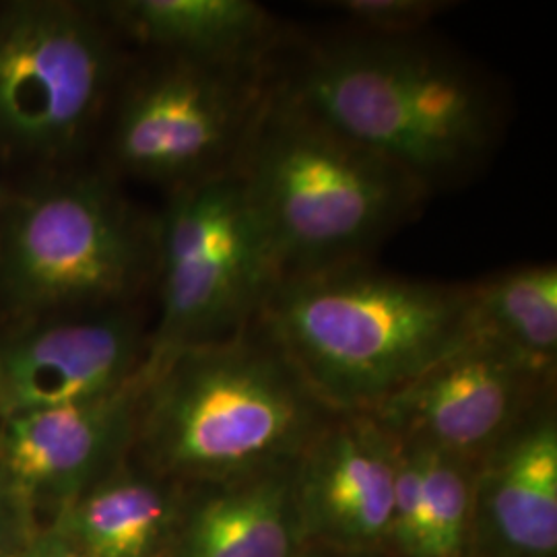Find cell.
<instances>
[{
	"label": "cell",
	"instance_id": "obj_1",
	"mask_svg": "<svg viewBox=\"0 0 557 557\" xmlns=\"http://www.w3.org/2000/svg\"><path fill=\"white\" fill-rule=\"evenodd\" d=\"M277 87L430 195L479 174L506 126L498 85L423 34L292 40Z\"/></svg>",
	"mask_w": 557,
	"mask_h": 557
},
{
	"label": "cell",
	"instance_id": "obj_2",
	"mask_svg": "<svg viewBox=\"0 0 557 557\" xmlns=\"http://www.w3.org/2000/svg\"><path fill=\"white\" fill-rule=\"evenodd\" d=\"M145 374L131 457L176 485L289 465L335 416L257 322L145 361Z\"/></svg>",
	"mask_w": 557,
	"mask_h": 557
},
{
	"label": "cell",
	"instance_id": "obj_3",
	"mask_svg": "<svg viewBox=\"0 0 557 557\" xmlns=\"http://www.w3.org/2000/svg\"><path fill=\"white\" fill-rule=\"evenodd\" d=\"M257 324L333 413H374L469 337V283L354 260L278 278Z\"/></svg>",
	"mask_w": 557,
	"mask_h": 557
},
{
	"label": "cell",
	"instance_id": "obj_4",
	"mask_svg": "<svg viewBox=\"0 0 557 557\" xmlns=\"http://www.w3.org/2000/svg\"><path fill=\"white\" fill-rule=\"evenodd\" d=\"M281 278L366 260L432 195L275 87L234 165Z\"/></svg>",
	"mask_w": 557,
	"mask_h": 557
},
{
	"label": "cell",
	"instance_id": "obj_5",
	"mask_svg": "<svg viewBox=\"0 0 557 557\" xmlns=\"http://www.w3.org/2000/svg\"><path fill=\"white\" fill-rule=\"evenodd\" d=\"M156 275V215L110 172L54 170L0 202V322L139 306Z\"/></svg>",
	"mask_w": 557,
	"mask_h": 557
},
{
	"label": "cell",
	"instance_id": "obj_6",
	"mask_svg": "<svg viewBox=\"0 0 557 557\" xmlns=\"http://www.w3.org/2000/svg\"><path fill=\"white\" fill-rule=\"evenodd\" d=\"M100 4H0V153L60 168L108 116L128 66Z\"/></svg>",
	"mask_w": 557,
	"mask_h": 557
},
{
	"label": "cell",
	"instance_id": "obj_7",
	"mask_svg": "<svg viewBox=\"0 0 557 557\" xmlns=\"http://www.w3.org/2000/svg\"><path fill=\"white\" fill-rule=\"evenodd\" d=\"M278 278L234 170L168 193L156 213L158 317L145 361L238 335L257 322Z\"/></svg>",
	"mask_w": 557,
	"mask_h": 557
},
{
	"label": "cell",
	"instance_id": "obj_8",
	"mask_svg": "<svg viewBox=\"0 0 557 557\" xmlns=\"http://www.w3.org/2000/svg\"><path fill=\"white\" fill-rule=\"evenodd\" d=\"M145 59L128 62L108 112L114 172L172 193L234 170L281 59L242 66Z\"/></svg>",
	"mask_w": 557,
	"mask_h": 557
},
{
	"label": "cell",
	"instance_id": "obj_9",
	"mask_svg": "<svg viewBox=\"0 0 557 557\" xmlns=\"http://www.w3.org/2000/svg\"><path fill=\"white\" fill-rule=\"evenodd\" d=\"M556 380L469 331V337L372 413L403 442L481 462L547 407Z\"/></svg>",
	"mask_w": 557,
	"mask_h": 557
},
{
	"label": "cell",
	"instance_id": "obj_10",
	"mask_svg": "<svg viewBox=\"0 0 557 557\" xmlns=\"http://www.w3.org/2000/svg\"><path fill=\"white\" fill-rule=\"evenodd\" d=\"M147 345L139 306L0 322V419L120 391Z\"/></svg>",
	"mask_w": 557,
	"mask_h": 557
},
{
	"label": "cell",
	"instance_id": "obj_11",
	"mask_svg": "<svg viewBox=\"0 0 557 557\" xmlns=\"http://www.w3.org/2000/svg\"><path fill=\"white\" fill-rule=\"evenodd\" d=\"M145 379L143 366L106 397L0 419V481L32 524L41 515L52 524L131 457Z\"/></svg>",
	"mask_w": 557,
	"mask_h": 557
},
{
	"label": "cell",
	"instance_id": "obj_12",
	"mask_svg": "<svg viewBox=\"0 0 557 557\" xmlns=\"http://www.w3.org/2000/svg\"><path fill=\"white\" fill-rule=\"evenodd\" d=\"M398 438L372 413H335L294 460L308 543L345 556L388 552Z\"/></svg>",
	"mask_w": 557,
	"mask_h": 557
},
{
	"label": "cell",
	"instance_id": "obj_13",
	"mask_svg": "<svg viewBox=\"0 0 557 557\" xmlns=\"http://www.w3.org/2000/svg\"><path fill=\"white\" fill-rule=\"evenodd\" d=\"M557 556L554 403L479 462L469 557Z\"/></svg>",
	"mask_w": 557,
	"mask_h": 557
},
{
	"label": "cell",
	"instance_id": "obj_14",
	"mask_svg": "<svg viewBox=\"0 0 557 557\" xmlns=\"http://www.w3.org/2000/svg\"><path fill=\"white\" fill-rule=\"evenodd\" d=\"M101 13L126 46L207 64H273L292 38L252 0H116Z\"/></svg>",
	"mask_w": 557,
	"mask_h": 557
},
{
	"label": "cell",
	"instance_id": "obj_15",
	"mask_svg": "<svg viewBox=\"0 0 557 557\" xmlns=\"http://www.w3.org/2000/svg\"><path fill=\"white\" fill-rule=\"evenodd\" d=\"M174 535L176 557H304L294 462L199 485Z\"/></svg>",
	"mask_w": 557,
	"mask_h": 557
},
{
	"label": "cell",
	"instance_id": "obj_16",
	"mask_svg": "<svg viewBox=\"0 0 557 557\" xmlns=\"http://www.w3.org/2000/svg\"><path fill=\"white\" fill-rule=\"evenodd\" d=\"M178 520L176 483L151 475L128 457L50 527L85 557H161Z\"/></svg>",
	"mask_w": 557,
	"mask_h": 557
},
{
	"label": "cell",
	"instance_id": "obj_17",
	"mask_svg": "<svg viewBox=\"0 0 557 557\" xmlns=\"http://www.w3.org/2000/svg\"><path fill=\"white\" fill-rule=\"evenodd\" d=\"M469 331L556 380V264H524L469 283Z\"/></svg>",
	"mask_w": 557,
	"mask_h": 557
},
{
	"label": "cell",
	"instance_id": "obj_18",
	"mask_svg": "<svg viewBox=\"0 0 557 557\" xmlns=\"http://www.w3.org/2000/svg\"><path fill=\"white\" fill-rule=\"evenodd\" d=\"M416 446L421 458L423 504L419 557H469L479 462Z\"/></svg>",
	"mask_w": 557,
	"mask_h": 557
},
{
	"label": "cell",
	"instance_id": "obj_19",
	"mask_svg": "<svg viewBox=\"0 0 557 557\" xmlns=\"http://www.w3.org/2000/svg\"><path fill=\"white\" fill-rule=\"evenodd\" d=\"M331 7L343 15L354 32L386 38L419 36L440 15L453 11L450 0H333Z\"/></svg>",
	"mask_w": 557,
	"mask_h": 557
},
{
	"label": "cell",
	"instance_id": "obj_20",
	"mask_svg": "<svg viewBox=\"0 0 557 557\" xmlns=\"http://www.w3.org/2000/svg\"><path fill=\"white\" fill-rule=\"evenodd\" d=\"M423 504H421V458L416 444L398 440L397 479L391 515L388 554L421 556Z\"/></svg>",
	"mask_w": 557,
	"mask_h": 557
},
{
	"label": "cell",
	"instance_id": "obj_21",
	"mask_svg": "<svg viewBox=\"0 0 557 557\" xmlns=\"http://www.w3.org/2000/svg\"><path fill=\"white\" fill-rule=\"evenodd\" d=\"M36 529L11 496L7 485L0 481V557H17L25 543L34 537Z\"/></svg>",
	"mask_w": 557,
	"mask_h": 557
},
{
	"label": "cell",
	"instance_id": "obj_22",
	"mask_svg": "<svg viewBox=\"0 0 557 557\" xmlns=\"http://www.w3.org/2000/svg\"><path fill=\"white\" fill-rule=\"evenodd\" d=\"M17 557H85L79 549L59 533L57 529L48 527L34 533V537L25 543Z\"/></svg>",
	"mask_w": 557,
	"mask_h": 557
},
{
	"label": "cell",
	"instance_id": "obj_23",
	"mask_svg": "<svg viewBox=\"0 0 557 557\" xmlns=\"http://www.w3.org/2000/svg\"><path fill=\"white\" fill-rule=\"evenodd\" d=\"M7 193H9V186H7V184H4L2 180H0V202L4 200V197H7Z\"/></svg>",
	"mask_w": 557,
	"mask_h": 557
}]
</instances>
